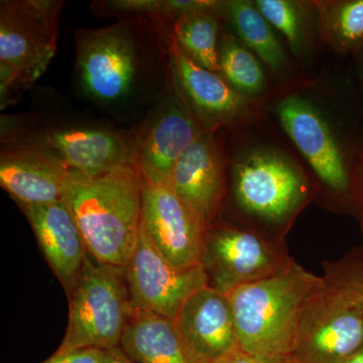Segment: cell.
Segmentation results:
<instances>
[{"label": "cell", "mask_w": 363, "mask_h": 363, "mask_svg": "<svg viewBox=\"0 0 363 363\" xmlns=\"http://www.w3.org/2000/svg\"><path fill=\"white\" fill-rule=\"evenodd\" d=\"M216 7L217 4L213 9L185 14L174 21V38L181 49L198 65L220 75Z\"/></svg>", "instance_id": "obj_24"}, {"label": "cell", "mask_w": 363, "mask_h": 363, "mask_svg": "<svg viewBox=\"0 0 363 363\" xmlns=\"http://www.w3.org/2000/svg\"><path fill=\"white\" fill-rule=\"evenodd\" d=\"M220 75L243 96L264 101L267 90V68L257 55L236 35L224 33L219 42Z\"/></svg>", "instance_id": "obj_23"}, {"label": "cell", "mask_w": 363, "mask_h": 363, "mask_svg": "<svg viewBox=\"0 0 363 363\" xmlns=\"http://www.w3.org/2000/svg\"><path fill=\"white\" fill-rule=\"evenodd\" d=\"M143 179L136 164L96 176L70 169L63 200L98 262L124 267L142 227Z\"/></svg>", "instance_id": "obj_1"}, {"label": "cell", "mask_w": 363, "mask_h": 363, "mask_svg": "<svg viewBox=\"0 0 363 363\" xmlns=\"http://www.w3.org/2000/svg\"><path fill=\"white\" fill-rule=\"evenodd\" d=\"M362 347L363 312L325 283L306 307L289 360L342 363Z\"/></svg>", "instance_id": "obj_8"}, {"label": "cell", "mask_w": 363, "mask_h": 363, "mask_svg": "<svg viewBox=\"0 0 363 363\" xmlns=\"http://www.w3.org/2000/svg\"><path fill=\"white\" fill-rule=\"evenodd\" d=\"M225 162L212 130L203 128L179 157L171 186L189 206L211 224L225 194Z\"/></svg>", "instance_id": "obj_13"}, {"label": "cell", "mask_w": 363, "mask_h": 363, "mask_svg": "<svg viewBox=\"0 0 363 363\" xmlns=\"http://www.w3.org/2000/svg\"><path fill=\"white\" fill-rule=\"evenodd\" d=\"M47 143L69 169L86 176L135 164V149H130L123 136L111 131H56L47 136Z\"/></svg>", "instance_id": "obj_19"}, {"label": "cell", "mask_w": 363, "mask_h": 363, "mask_svg": "<svg viewBox=\"0 0 363 363\" xmlns=\"http://www.w3.org/2000/svg\"><path fill=\"white\" fill-rule=\"evenodd\" d=\"M255 6L286 45L298 63L304 65L319 39L314 1L253 0ZM320 40V39H319Z\"/></svg>", "instance_id": "obj_21"}, {"label": "cell", "mask_w": 363, "mask_h": 363, "mask_svg": "<svg viewBox=\"0 0 363 363\" xmlns=\"http://www.w3.org/2000/svg\"><path fill=\"white\" fill-rule=\"evenodd\" d=\"M45 259L70 292L87 257L80 229L63 199L43 205L20 204Z\"/></svg>", "instance_id": "obj_16"}, {"label": "cell", "mask_w": 363, "mask_h": 363, "mask_svg": "<svg viewBox=\"0 0 363 363\" xmlns=\"http://www.w3.org/2000/svg\"><path fill=\"white\" fill-rule=\"evenodd\" d=\"M121 348L135 363H211L187 343L174 320L133 306Z\"/></svg>", "instance_id": "obj_18"}, {"label": "cell", "mask_w": 363, "mask_h": 363, "mask_svg": "<svg viewBox=\"0 0 363 363\" xmlns=\"http://www.w3.org/2000/svg\"><path fill=\"white\" fill-rule=\"evenodd\" d=\"M68 298V327L57 353L121 346L133 308L123 267L102 264L88 253Z\"/></svg>", "instance_id": "obj_5"}, {"label": "cell", "mask_w": 363, "mask_h": 363, "mask_svg": "<svg viewBox=\"0 0 363 363\" xmlns=\"http://www.w3.org/2000/svg\"><path fill=\"white\" fill-rule=\"evenodd\" d=\"M292 259L262 234L225 224L208 228L200 264L208 286L228 295L235 289L274 276Z\"/></svg>", "instance_id": "obj_7"}, {"label": "cell", "mask_w": 363, "mask_h": 363, "mask_svg": "<svg viewBox=\"0 0 363 363\" xmlns=\"http://www.w3.org/2000/svg\"><path fill=\"white\" fill-rule=\"evenodd\" d=\"M319 39L337 54L363 48V0H317Z\"/></svg>", "instance_id": "obj_22"}, {"label": "cell", "mask_w": 363, "mask_h": 363, "mask_svg": "<svg viewBox=\"0 0 363 363\" xmlns=\"http://www.w3.org/2000/svg\"><path fill=\"white\" fill-rule=\"evenodd\" d=\"M259 133L247 130L245 143L233 157L234 200L247 216L267 223H284L304 206L311 184L286 145Z\"/></svg>", "instance_id": "obj_4"}, {"label": "cell", "mask_w": 363, "mask_h": 363, "mask_svg": "<svg viewBox=\"0 0 363 363\" xmlns=\"http://www.w3.org/2000/svg\"><path fill=\"white\" fill-rule=\"evenodd\" d=\"M209 226L171 184L143 181L142 227L169 264L178 269L201 266Z\"/></svg>", "instance_id": "obj_10"}, {"label": "cell", "mask_w": 363, "mask_h": 363, "mask_svg": "<svg viewBox=\"0 0 363 363\" xmlns=\"http://www.w3.org/2000/svg\"><path fill=\"white\" fill-rule=\"evenodd\" d=\"M174 322L189 345L209 362L240 348L228 296L210 286L188 298Z\"/></svg>", "instance_id": "obj_15"}, {"label": "cell", "mask_w": 363, "mask_h": 363, "mask_svg": "<svg viewBox=\"0 0 363 363\" xmlns=\"http://www.w3.org/2000/svg\"><path fill=\"white\" fill-rule=\"evenodd\" d=\"M69 172L50 147H21L2 152L0 183L18 204H50L63 199Z\"/></svg>", "instance_id": "obj_14"}, {"label": "cell", "mask_w": 363, "mask_h": 363, "mask_svg": "<svg viewBox=\"0 0 363 363\" xmlns=\"http://www.w3.org/2000/svg\"><path fill=\"white\" fill-rule=\"evenodd\" d=\"M216 11L225 16L236 37L262 61L274 77L286 81V86L298 83L293 77L292 63L276 30L260 13L255 1L229 0L217 2Z\"/></svg>", "instance_id": "obj_20"}, {"label": "cell", "mask_w": 363, "mask_h": 363, "mask_svg": "<svg viewBox=\"0 0 363 363\" xmlns=\"http://www.w3.org/2000/svg\"><path fill=\"white\" fill-rule=\"evenodd\" d=\"M308 85L298 82L279 89L272 112L320 187L355 206V174L362 150L354 154L337 116Z\"/></svg>", "instance_id": "obj_3"}, {"label": "cell", "mask_w": 363, "mask_h": 363, "mask_svg": "<svg viewBox=\"0 0 363 363\" xmlns=\"http://www.w3.org/2000/svg\"><path fill=\"white\" fill-rule=\"evenodd\" d=\"M324 286V278L292 260L278 274L229 293L240 350L289 358L306 307Z\"/></svg>", "instance_id": "obj_2"}, {"label": "cell", "mask_w": 363, "mask_h": 363, "mask_svg": "<svg viewBox=\"0 0 363 363\" xmlns=\"http://www.w3.org/2000/svg\"><path fill=\"white\" fill-rule=\"evenodd\" d=\"M205 126L198 124L183 104L169 105L154 119L135 147V164L143 181L171 184L179 157Z\"/></svg>", "instance_id": "obj_17"}, {"label": "cell", "mask_w": 363, "mask_h": 363, "mask_svg": "<svg viewBox=\"0 0 363 363\" xmlns=\"http://www.w3.org/2000/svg\"><path fill=\"white\" fill-rule=\"evenodd\" d=\"M61 2L2 1L0 9L1 93L28 87L44 75L57 49Z\"/></svg>", "instance_id": "obj_6"}, {"label": "cell", "mask_w": 363, "mask_h": 363, "mask_svg": "<svg viewBox=\"0 0 363 363\" xmlns=\"http://www.w3.org/2000/svg\"><path fill=\"white\" fill-rule=\"evenodd\" d=\"M359 52V55H360V59H362V63H363V48H362V50H360V51H359V52Z\"/></svg>", "instance_id": "obj_31"}, {"label": "cell", "mask_w": 363, "mask_h": 363, "mask_svg": "<svg viewBox=\"0 0 363 363\" xmlns=\"http://www.w3.org/2000/svg\"><path fill=\"white\" fill-rule=\"evenodd\" d=\"M325 283L340 294L351 306L363 312V247L329 264Z\"/></svg>", "instance_id": "obj_25"}, {"label": "cell", "mask_w": 363, "mask_h": 363, "mask_svg": "<svg viewBox=\"0 0 363 363\" xmlns=\"http://www.w3.org/2000/svg\"><path fill=\"white\" fill-rule=\"evenodd\" d=\"M342 363H363V347L348 357L347 359L344 360Z\"/></svg>", "instance_id": "obj_30"}, {"label": "cell", "mask_w": 363, "mask_h": 363, "mask_svg": "<svg viewBox=\"0 0 363 363\" xmlns=\"http://www.w3.org/2000/svg\"><path fill=\"white\" fill-rule=\"evenodd\" d=\"M171 52L182 92L205 128L213 131L217 126L236 125L262 113L260 102L243 96L221 75L198 65L175 38L172 39Z\"/></svg>", "instance_id": "obj_12"}, {"label": "cell", "mask_w": 363, "mask_h": 363, "mask_svg": "<svg viewBox=\"0 0 363 363\" xmlns=\"http://www.w3.org/2000/svg\"><path fill=\"white\" fill-rule=\"evenodd\" d=\"M104 351L96 347H86L64 353L55 352L43 363H102Z\"/></svg>", "instance_id": "obj_26"}, {"label": "cell", "mask_w": 363, "mask_h": 363, "mask_svg": "<svg viewBox=\"0 0 363 363\" xmlns=\"http://www.w3.org/2000/svg\"><path fill=\"white\" fill-rule=\"evenodd\" d=\"M213 363H291L286 357H262L250 354L238 348Z\"/></svg>", "instance_id": "obj_27"}, {"label": "cell", "mask_w": 363, "mask_h": 363, "mask_svg": "<svg viewBox=\"0 0 363 363\" xmlns=\"http://www.w3.org/2000/svg\"><path fill=\"white\" fill-rule=\"evenodd\" d=\"M102 363H135L119 347L111 348L104 351V362Z\"/></svg>", "instance_id": "obj_29"}, {"label": "cell", "mask_w": 363, "mask_h": 363, "mask_svg": "<svg viewBox=\"0 0 363 363\" xmlns=\"http://www.w3.org/2000/svg\"><path fill=\"white\" fill-rule=\"evenodd\" d=\"M78 67L91 96L101 101L125 96L136 73L135 47L128 30L114 26L79 32Z\"/></svg>", "instance_id": "obj_11"}, {"label": "cell", "mask_w": 363, "mask_h": 363, "mask_svg": "<svg viewBox=\"0 0 363 363\" xmlns=\"http://www.w3.org/2000/svg\"><path fill=\"white\" fill-rule=\"evenodd\" d=\"M355 207L359 210L363 223V152L355 174Z\"/></svg>", "instance_id": "obj_28"}, {"label": "cell", "mask_w": 363, "mask_h": 363, "mask_svg": "<svg viewBox=\"0 0 363 363\" xmlns=\"http://www.w3.org/2000/svg\"><path fill=\"white\" fill-rule=\"evenodd\" d=\"M123 271L133 305L171 320H175L188 298L208 286L201 266L174 267L155 247L143 227Z\"/></svg>", "instance_id": "obj_9"}]
</instances>
